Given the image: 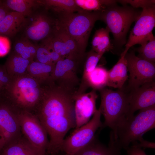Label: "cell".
Here are the masks:
<instances>
[{"instance_id": "1", "label": "cell", "mask_w": 155, "mask_h": 155, "mask_svg": "<svg viewBox=\"0 0 155 155\" xmlns=\"http://www.w3.org/2000/svg\"><path fill=\"white\" fill-rule=\"evenodd\" d=\"M44 93L34 113L49 135L46 155H60L68 132L75 128V93L54 82L44 86Z\"/></svg>"}, {"instance_id": "2", "label": "cell", "mask_w": 155, "mask_h": 155, "mask_svg": "<svg viewBox=\"0 0 155 155\" xmlns=\"http://www.w3.org/2000/svg\"><path fill=\"white\" fill-rule=\"evenodd\" d=\"M44 86L28 73L12 78L0 93V98L19 113L34 114L42 97Z\"/></svg>"}, {"instance_id": "3", "label": "cell", "mask_w": 155, "mask_h": 155, "mask_svg": "<svg viewBox=\"0 0 155 155\" xmlns=\"http://www.w3.org/2000/svg\"><path fill=\"white\" fill-rule=\"evenodd\" d=\"M155 105L140 110L136 115L125 119L111 131L114 145L121 150L143 139V134L155 128Z\"/></svg>"}, {"instance_id": "4", "label": "cell", "mask_w": 155, "mask_h": 155, "mask_svg": "<svg viewBox=\"0 0 155 155\" xmlns=\"http://www.w3.org/2000/svg\"><path fill=\"white\" fill-rule=\"evenodd\" d=\"M100 12L82 10L58 15L56 26L74 40L84 57L90 33L95 22L100 20Z\"/></svg>"}, {"instance_id": "5", "label": "cell", "mask_w": 155, "mask_h": 155, "mask_svg": "<svg viewBox=\"0 0 155 155\" xmlns=\"http://www.w3.org/2000/svg\"><path fill=\"white\" fill-rule=\"evenodd\" d=\"M141 11L131 6H119L116 3L100 12V20L105 23L106 28L112 34L114 43L117 47L120 48L126 44V36L130 26Z\"/></svg>"}, {"instance_id": "6", "label": "cell", "mask_w": 155, "mask_h": 155, "mask_svg": "<svg viewBox=\"0 0 155 155\" xmlns=\"http://www.w3.org/2000/svg\"><path fill=\"white\" fill-rule=\"evenodd\" d=\"M98 91L101 98L99 109L104 119L103 127H109L114 132L126 118L128 91L124 87L116 90L105 87Z\"/></svg>"}, {"instance_id": "7", "label": "cell", "mask_w": 155, "mask_h": 155, "mask_svg": "<svg viewBox=\"0 0 155 155\" xmlns=\"http://www.w3.org/2000/svg\"><path fill=\"white\" fill-rule=\"evenodd\" d=\"M100 109H97L91 119L64 139L60 155L62 153L63 155H73L90 143L95 137L97 130L103 127Z\"/></svg>"}, {"instance_id": "8", "label": "cell", "mask_w": 155, "mask_h": 155, "mask_svg": "<svg viewBox=\"0 0 155 155\" xmlns=\"http://www.w3.org/2000/svg\"><path fill=\"white\" fill-rule=\"evenodd\" d=\"M128 71V83L125 88L129 91L138 88L144 84L155 81V63L140 58L133 50L125 56Z\"/></svg>"}, {"instance_id": "9", "label": "cell", "mask_w": 155, "mask_h": 155, "mask_svg": "<svg viewBox=\"0 0 155 155\" xmlns=\"http://www.w3.org/2000/svg\"><path fill=\"white\" fill-rule=\"evenodd\" d=\"M22 134L45 155L49 143L47 134L36 116L26 111L18 113Z\"/></svg>"}, {"instance_id": "10", "label": "cell", "mask_w": 155, "mask_h": 155, "mask_svg": "<svg viewBox=\"0 0 155 155\" xmlns=\"http://www.w3.org/2000/svg\"><path fill=\"white\" fill-rule=\"evenodd\" d=\"M81 63L69 58H61L54 65L52 75L53 81L63 88L76 92L80 82L78 69Z\"/></svg>"}, {"instance_id": "11", "label": "cell", "mask_w": 155, "mask_h": 155, "mask_svg": "<svg viewBox=\"0 0 155 155\" xmlns=\"http://www.w3.org/2000/svg\"><path fill=\"white\" fill-rule=\"evenodd\" d=\"M132 29L125 49L121 55H125L130 48L137 44H141L152 34L155 26V6L142 9Z\"/></svg>"}, {"instance_id": "12", "label": "cell", "mask_w": 155, "mask_h": 155, "mask_svg": "<svg viewBox=\"0 0 155 155\" xmlns=\"http://www.w3.org/2000/svg\"><path fill=\"white\" fill-rule=\"evenodd\" d=\"M18 113L0 98V138L4 146L22 134Z\"/></svg>"}, {"instance_id": "13", "label": "cell", "mask_w": 155, "mask_h": 155, "mask_svg": "<svg viewBox=\"0 0 155 155\" xmlns=\"http://www.w3.org/2000/svg\"><path fill=\"white\" fill-rule=\"evenodd\" d=\"M128 91V108L126 119L133 116L138 110L155 105V81Z\"/></svg>"}, {"instance_id": "14", "label": "cell", "mask_w": 155, "mask_h": 155, "mask_svg": "<svg viewBox=\"0 0 155 155\" xmlns=\"http://www.w3.org/2000/svg\"><path fill=\"white\" fill-rule=\"evenodd\" d=\"M26 27V38L34 41L44 40L50 36L55 28L56 19H53L46 12L36 13L32 16Z\"/></svg>"}, {"instance_id": "15", "label": "cell", "mask_w": 155, "mask_h": 155, "mask_svg": "<svg viewBox=\"0 0 155 155\" xmlns=\"http://www.w3.org/2000/svg\"><path fill=\"white\" fill-rule=\"evenodd\" d=\"M98 96L96 91L93 89L87 93L74 94L75 129L87 123L97 111L96 101Z\"/></svg>"}, {"instance_id": "16", "label": "cell", "mask_w": 155, "mask_h": 155, "mask_svg": "<svg viewBox=\"0 0 155 155\" xmlns=\"http://www.w3.org/2000/svg\"><path fill=\"white\" fill-rule=\"evenodd\" d=\"M0 155H45L31 144L22 134L6 144L0 151Z\"/></svg>"}, {"instance_id": "17", "label": "cell", "mask_w": 155, "mask_h": 155, "mask_svg": "<svg viewBox=\"0 0 155 155\" xmlns=\"http://www.w3.org/2000/svg\"><path fill=\"white\" fill-rule=\"evenodd\" d=\"M108 71L105 68L96 66L89 73L85 79L80 82L76 94L85 93L87 89L90 87L93 90H99L107 86Z\"/></svg>"}, {"instance_id": "18", "label": "cell", "mask_w": 155, "mask_h": 155, "mask_svg": "<svg viewBox=\"0 0 155 155\" xmlns=\"http://www.w3.org/2000/svg\"><path fill=\"white\" fill-rule=\"evenodd\" d=\"M125 55H121V57L117 63L108 71L107 86L121 89L128 79L127 61Z\"/></svg>"}, {"instance_id": "19", "label": "cell", "mask_w": 155, "mask_h": 155, "mask_svg": "<svg viewBox=\"0 0 155 155\" xmlns=\"http://www.w3.org/2000/svg\"><path fill=\"white\" fill-rule=\"evenodd\" d=\"M26 17L16 12H9L0 21V35L12 36L26 22Z\"/></svg>"}, {"instance_id": "20", "label": "cell", "mask_w": 155, "mask_h": 155, "mask_svg": "<svg viewBox=\"0 0 155 155\" xmlns=\"http://www.w3.org/2000/svg\"><path fill=\"white\" fill-rule=\"evenodd\" d=\"M54 65L33 61L28 66V73L36 80L41 85H47L54 82L52 75Z\"/></svg>"}, {"instance_id": "21", "label": "cell", "mask_w": 155, "mask_h": 155, "mask_svg": "<svg viewBox=\"0 0 155 155\" xmlns=\"http://www.w3.org/2000/svg\"><path fill=\"white\" fill-rule=\"evenodd\" d=\"M30 62L13 52L8 57L4 65L12 79L28 73V67Z\"/></svg>"}, {"instance_id": "22", "label": "cell", "mask_w": 155, "mask_h": 155, "mask_svg": "<svg viewBox=\"0 0 155 155\" xmlns=\"http://www.w3.org/2000/svg\"><path fill=\"white\" fill-rule=\"evenodd\" d=\"M39 1L40 5L44 6L46 9H51L58 15L83 10L77 5L74 0H44Z\"/></svg>"}, {"instance_id": "23", "label": "cell", "mask_w": 155, "mask_h": 155, "mask_svg": "<svg viewBox=\"0 0 155 155\" xmlns=\"http://www.w3.org/2000/svg\"><path fill=\"white\" fill-rule=\"evenodd\" d=\"M110 32L106 28L96 30L92 38V49L96 53L103 54L113 49L109 36Z\"/></svg>"}, {"instance_id": "24", "label": "cell", "mask_w": 155, "mask_h": 155, "mask_svg": "<svg viewBox=\"0 0 155 155\" xmlns=\"http://www.w3.org/2000/svg\"><path fill=\"white\" fill-rule=\"evenodd\" d=\"M116 150L110 145L107 147L102 144L96 135L90 143L73 155H113Z\"/></svg>"}, {"instance_id": "25", "label": "cell", "mask_w": 155, "mask_h": 155, "mask_svg": "<svg viewBox=\"0 0 155 155\" xmlns=\"http://www.w3.org/2000/svg\"><path fill=\"white\" fill-rule=\"evenodd\" d=\"M40 4L39 1L7 0L2 1V5L9 10L20 13L25 16H31L34 7Z\"/></svg>"}, {"instance_id": "26", "label": "cell", "mask_w": 155, "mask_h": 155, "mask_svg": "<svg viewBox=\"0 0 155 155\" xmlns=\"http://www.w3.org/2000/svg\"><path fill=\"white\" fill-rule=\"evenodd\" d=\"M133 50L138 53L137 56L138 57L155 63V38L153 34L141 44L140 47L133 48Z\"/></svg>"}, {"instance_id": "27", "label": "cell", "mask_w": 155, "mask_h": 155, "mask_svg": "<svg viewBox=\"0 0 155 155\" xmlns=\"http://www.w3.org/2000/svg\"><path fill=\"white\" fill-rule=\"evenodd\" d=\"M28 39L26 38L17 41L15 45L14 52L31 62L35 58L38 46L31 43Z\"/></svg>"}, {"instance_id": "28", "label": "cell", "mask_w": 155, "mask_h": 155, "mask_svg": "<svg viewBox=\"0 0 155 155\" xmlns=\"http://www.w3.org/2000/svg\"><path fill=\"white\" fill-rule=\"evenodd\" d=\"M77 5L83 10L101 12L108 6L117 3L116 0H74Z\"/></svg>"}, {"instance_id": "29", "label": "cell", "mask_w": 155, "mask_h": 155, "mask_svg": "<svg viewBox=\"0 0 155 155\" xmlns=\"http://www.w3.org/2000/svg\"><path fill=\"white\" fill-rule=\"evenodd\" d=\"M103 55L96 53L92 49L86 53L83 63V73L80 81L84 80L88 74L96 67Z\"/></svg>"}, {"instance_id": "30", "label": "cell", "mask_w": 155, "mask_h": 155, "mask_svg": "<svg viewBox=\"0 0 155 155\" xmlns=\"http://www.w3.org/2000/svg\"><path fill=\"white\" fill-rule=\"evenodd\" d=\"M35 58L36 59V61L46 64L54 65L51 58L49 49L44 42L42 45L38 46Z\"/></svg>"}, {"instance_id": "31", "label": "cell", "mask_w": 155, "mask_h": 155, "mask_svg": "<svg viewBox=\"0 0 155 155\" xmlns=\"http://www.w3.org/2000/svg\"><path fill=\"white\" fill-rule=\"evenodd\" d=\"M117 2L120 3L123 5L129 4L131 7L136 8L139 7L144 8L154 5L155 0H117Z\"/></svg>"}, {"instance_id": "32", "label": "cell", "mask_w": 155, "mask_h": 155, "mask_svg": "<svg viewBox=\"0 0 155 155\" xmlns=\"http://www.w3.org/2000/svg\"><path fill=\"white\" fill-rule=\"evenodd\" d=\"M12 79L8 74L5 65H0V86L1 90L10 83ZM1 93V92H0Z\"/></svg>"}, {"instance_id": "33", "label": "cell", "mask_w": 155, "mask_h": 155, "mask_svg": "<svg viewBox=\"0 0 155 155\" xmlns=\"http://www.w3.org/2000/svg\"><path fill=\"white\" fill-rule=\"evenodd\" d=\"M10 48V43L8 38L4 36H0V57L7 55Z\"/></svg>"}, {"instance_id": "34", "label": "cell", "mask_w": 155, "mask_h": 155, "mask_svg": "<svg viewBox=\"0 0 155 155\" xmlns=\"http://www.w3.org/2000/svg\"><path fill=\"white\" fill-rule=\"evenodd\" d=\"M132 146L140 148H155V143L149 142L143 139L139 142H135L132 143Z\"/></svg>"}, {"instance_id": "35", "label": "cell", "mask_w": 155, "mask_h": 155, "mask_svg": "<svg viewBox=\"0 0 155 155\" xmlns=\"http://www.w3.org/2000/svg\"><path fill=\"white\" fill-rule=\"evenodd\" d=\"M126 150L127 155H147L144 150L139 147L131 146Z\"/></svg>"}, {"instance_id": "36", "label": "cell", "mask_w": 155, "mask_h": 155, "mask_svg": "<svg viewBox=\"0 0 155 155\" xmlns=\"http://www.w3.org/2000/svg\"><path fill=\"white\" fill-rule=\"evenodd\" d=\"M9 12V10L4 6L0 5V21Z\"/></svg>"}, {"instance_id": "37", "label": "cell", "mask_w": 155, "mask_h": 155, "mask_svg": "<svg viewBox=\"0 0 155 155\" xmlns=\"http://www.w3.org/2000/svg\"><path fill=\"white\" fill-rule=\"evenodd\" d=\"M4 144L0 138V151L4 146Z\"/></svg>"}, {"instance_id": "38", "label": "cell", "mask_w": 155, "mask_h": 155, "mask_svg": "<svg viewBox=\"0 0 155 155\" xmlns=\"http://www.w3.org/2000/svg\"><path fill=\"white\" fill-rule=\"evenodd\" d=\"M113 155H120V152L116 151L114 152Z\"/></svg>"}, {"instance_id": "39", "label": "cell", "mask_w": 155, "mask_h": 155, "mask_svg": "<svg viewBox=\"0 0 155 155\" xmlns=\"http://www.w3.org/2000/svg\"><path fill=\"white\" fill-rule=\"evenodd\" d=\"M1 91V87L0 86V93Z\"/></svg>"}]
</instances>
